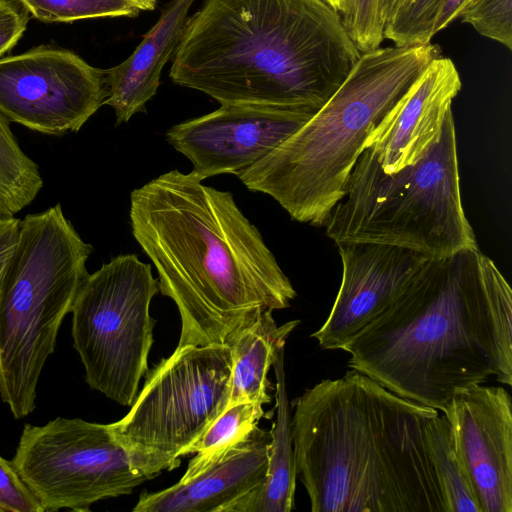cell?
<instances>
[{
	"label": "cell",
	"mask_w": 512,
	"mask_h": 512,
	"mask_svg": "<svg viewBox=\"0 0 512 512\" xmlns=\"http://www.w3.org/2000/svg\"><path fill=\"white\" fill-rule=\"evenodd\" d=\"M348 366L442 411L491 377L512 385V290L479 248L429 259L342 349Z\"/></svg>",
	"instance_id": "6da1fadb"
},
{
	"label": "cell",
	"mask_w": 512,
	"mask_h": 512,
	"mask_svg": "<svg viewBox=\"0 0 512 512\" xmlns=\"http://www.w3.org/2000/svg\"><path fill=\"white\" fill-rule=\"evenodd\" d=\"M132 233L181 319L178 346L227 344L262 313L296 297L232 194L172 170L130 195Z\"/></svg>",
	"instance_id": "7a4b0ae2"
},
{
	"label": "cell",
	"mask_w": 512,
	"mask_h": 512,
	"mask_svg": "<svg viewBox=\"0 0 512 512\" xmlns=\"http://www.w3.org/2000/svg\"><path fill=\"white\" fill-rule=\"evenodd\" d=\"M293 406L296 475L312 512H446L428 438L438 410L351 368Z\"/></svg>",
	"instance_id": "3957f363"
},
{
	"label": "cell",
	"mask_w": 512,
	"mask_h": 512,
	"mask_svg": "<svg viewBox=\"0 0 512 512\" xmlns=\"http://www.w3.org/2000/svg\"><path fill=\"white\" fill-rule=\"evenodd\" d=\"M361 52L325 0H204L169 76L225 104L316 113Z\"/></svg>",
	"instance_id": "277c9868"
},
{
	"label": "cell",
	"mask_w": 512,
	"mask_h": 512,
	"mask_svg": "<svg viewBox=\"0 0 512 512\" xmlns=\"http://www.w3.org/2000/svg\"><path fill=\"white\" fill-rule=\"evenodd\" d=\"M432 42L361 52L327 102L292 136L237 177L275 199L290 217L325 226L345 196L366 141L428 64Z\"/></svg>",
	"instance_id": "5b68a950"
},
{
	"label": "cell",
	"mask_w": 512,
	"mask_h": 512,
	"mask_svg": "<svg viewBox=\"0 0 512 512\" xmlns=\"http://www.w3.org/2000/svg\"><path fill=\"white\" fill-rule=\"evenodd\" d=\"M325 227L336 244L391 245L428 259L478 248L461 200L452 111L423 157L397 172H384L365 148Z\"/></svg>",
	"instance_id": "8992f818"
},
{
	"label": "cell",
	"mask_w": 512,
	"mask_h": 512,
	"mask_svg": "<svg viewBox=\"0 0 512 512\" xmlns=\"http://www.w3.org/2000/svg\"><path fill=\"white\" fill-rule=\"evenodd\" d=\"M92 251L60 204L20 221L0 299V397L16 419L35 409L40 374L89 275Z\"/></svg>",
	"instance_id": "52a82bcc"
},
{
	"label": "cell",
	"mask_w": 512,
	"mask_h": 512,
	"mask_svg": "<svg viewBox=\"0 0 512 512\" xmlns=\"http://www.w3.org/2000/svg\"><path fill=\"white\" fill-rule=\"evenodd\" d=\"M231 371V350L222 344L177 346L146 372L130 411L109 425L150 479L178 467L227 408Z\"/></svg>",
	"instance_id": "ba28073f"
},
{
	"label": "cell",
	"mask_w": 512,
	"mask_h": 512,
	"mask_svg": "<svg viewBox=\"0 0 512 512\" xmlns=\"http://www.w3.org/2000/svg\"><path fill=\"white\" fill-rule=\"evenodd\" d=\"M158 292L150 264L119 255L86 277L71 310L86 382L124 406L133 404L148 371L156 324L150 303Z\"/></svg>",
	"instance_id": "9c48e42d"
},
{
	"label": "cell",
	"mask_w": 512,
	"mask_h": 512,
	"mask_svg": "<svg viewBox=\"0 0 512 512\" xmlns=\"http://www.w3.org/2000/svg\"><path fill=\"white\" fill-rule=\"evenodd\" d=\"M11 462L43 512L90 511L95 502L151 480L109 424L80 418L25 425Z\"/></svg>",
	"instance_id": "30bf717a"
},
{
	"label": "cell",
	"mask_w": 512,
	"mask_h": 512,
	"mask_svg": "<svg viewBox=\"0 0 512 512\" xmlns=\"http://www.w3.org/2000/svg\"><path fill=\"white\" fill-rule=\"evenodd\" d=\"M106 97L105 71L70 50L39 46L0 58V113L30 130L77 132Z\"/></svg>",
	"instance_id": "8fae6325"
},
{
	"label": "cell",
	"mask_w": 512,
	"mask_h": 512,
	"mask_svg": "<svg viewBox=\"0 0 512 512\" xmlns=\"http://www.w3.org/2000/svg\"><path fill=\"white\" fill-rule=\"evenodd\" d=\"M315 113L264 105L225 104L182 122L167 141L193 164L200 179L239 175L297 132Z\"/></svg>",
	"instance_id": "7c38bea8"
},
{
	"label": "cell",
	"mask_w": 512,
	"mask_h": 512,
	"mask_svg": "<svg viewBox=\"0 0 512 512\" xmlns=\"http://www.w3.org/2000/svg\"><path fill=\"white\" fill-rule=\"evenodd\" d=\"M482 512H512V399L502 386H472L441 411Z\"/></svg>",
	"instance_id": "4fadbf2b"
},
{
	"label": "cell",
	"mask_w": 512,
	"mask_h": 512,
	"mask_svg": "<svg viewBox=\"0 0 512 512\" xmlns=\"http://www.w3.org/2000/svg\"><path fill=\"white\" fill-rule=\"evenodd\" d=\"M342 279L331 311L311 334L322 349L336 350L381 314L428 258L396 246L338 243Z\"/></svg>",
	"instance_id": "5bb4252c"
},
{
	"label": "cell",
	"mask_w": 512,
	"mask_h": 512,
	"mask_svg": "<svg viewBox=\"0 0 512 512\" xmlns=\"http://www.w3.org/2000/svg\"><path fill=\"white\" fill-rule=\"evenodd\" d=\"M462 82L455 63L434 58L369 135V147L390 174L419 161L442 130Z\"/></svg>",
	"instance_id": "9a60e30c"
},
{
	"label": "cell",
	"mask_w": 512,
	"mask_h": 512,
	"mask_svg": "<svg viewBox=\"0 0 512 512\" xmlns=\"http://www.w3.org/2000/svg\"><path fill=\"white\" fill-rule=\"evenodd\" d=\"M270 431L256 426L219 459L188 480L154 493L144 492L134 512H228L264 481Z\"/></svg>",
	"instance_id": "2e32d148"
},
{
	"label": "cell",
	"mask_w": 512,
	"mask_h": 512,
	"mask_svg": "<svg viewBox=\"0 0 512 512\" xmlns=\"http://www.w3.org/2000/svg\"><path fill=\"white\" fill-rule=\"evenodd\" d=\"M194 1L171 0L134 52L105 70L104 104L114 109L117 125L146 111V103L157 93L164 65L173 58L181 42Z\"/></svg>",
	"instance_id": "e0dca14e"
},
{
	"label": "cell",
	"mask_w": 512,
	"mask_h": 512,
	"mask_svg": "<svg viewBox=\"0 0 512 512\" xmlns=\"http://www.w3.org/2000/svg\"><path fill=\"white\" fill-rule=\"evenodd\" d=\"M299 323L300 320H292L278 326L272 311H266L231 338L227 343L232 356L227 407L241 402H270L268 371L279 348L285 346Z\"/></svg>",
	"instance_id": "ac0fdd59"
},
{
	"label": "cell",
	"mask_w": 512,
	"mask_h": 512,
	"mask_svg": "<svg viewBox=\"0 0 512 512\" xmlns=\"http://www.w3.org/2000/svg\"><path fill=\"white\" fill-rule=\"evenodd\" d=\"M284 348H279L273 366L276 374V421L270 430L268 466L263 483L237 501L228 512H290L295 504L296 469L291 436Z\"/></svg>",
	"instance_id": "d6986e66"
},
{
	"label": "cell",
	"mask_w": 512,
	"mask_h": 512,
	"mask_svg": "<svg viewBox=\"0 0 512 512\" xmlns=\"http://www.w3.org/2000/svg\"><path fill=\"white\" fill-rule=\"evenodd\" d=\"M43 187L39 166L21 149L10 122L0 113V214L27 207Z\"/></svg>",
	"instance_id": "ffe728a7"
},
{
	"label": "cell",
	"mask_w": 512,
	"mask_h": 512,
	"mask_svg": "<svg viewBox=\"0 0 512 512\" xmlns=\"http://www.w3.org/2000/svg\"><path fill=\"white\" fill-rule=\"evenodd\" d=\"M264 415L263 405L241 402L227 407L185 451L196 453L181 478L188 480L219 459L231 446L245 438Z\"/></svg>",
	"instance_id": "44dd1931"
},
{
	"label": "cell",
	"mask_w": 512,
	"mask_h": 512,
	"mask_svg": "<svg viewBox=\"0 0 512 512\" xmlns=\"http://www.w3.org/2000/svg\"><path fill=\"white\" fill-rule=\"evenodd\" d=\"M428 438L446 512H482L457 456L449 422L442 412L429 420Z\"/></svg>",
	"instance_id": "7402d4cb"
},
{
	"label": "cell",
	"mask_w": 512,
	"mask_h": 512,
	"mask_svg": "<svg viewBox=\"0 0 512 512\" xmlns=\"http://www.w3.org/2000/svg\"><path fill=\"white\" fill-rule=\"evenodd\" d=\"M43 22H72L91 18L134 17L141 11L131 0H18Z\"/></svg>",
	"instance_id": "603a6c76"
},
{
	"label": "cell",
	"mask_w": 512,
	"mask_h": 512,
	"mask_svg": "<svg viewBox=\"0 0 512 512\" xmlns=\"http://www.w3.org/2000/svg\"><path fill=\"white\" fill-rule=\"evenodd\" d=\"M441 0H401L386 21L384 39L394 45L431 42L433 25Z\"/></svg>",
	"instance_id": "cb8c5ba5"
},
{
	"label": "cell",
	"mask_w": 512,
	"mask_h": 512,
	"mask_svg": "<svg viewBox=\"0 0 512 512\" xmlns=\"http://www.w3.org/2000/svg\"><path fill=\"white\" fill-rule=\"evenodd\" d=\"M458 19L512 50V0H473Z\"/></svg>",
	"instance_id": "d4e9b609"
},
{
	"label": "cell",
	"mask_w": 512,
	"mask_h": 512,
	"mask_svg": "<svg viewBox=\"0 0 512 512\" xmlns=\"http://www.w3.org/2000/svg\"><path fill=\"white\" fill-rule=\"evenodd\" d=\"M341 16L360 52L380 47L384 40V23L378 0H346Z\"/></svg>",
	"instance_id": "484cf974"
},
{
	"label": "cell",
	"mask_w": 512,
	"mask_h": 512,
	"mask_svg": "<svg viewBox=\"0 0 512 512\" xmlns=\"http://www.w3.org/2000/svg\"><path fill=\"white\" fill-rule=\"evenodd\" d=\"M0 512H43L11 461L0 456Z\"/></svg>",
	"instance_id": "4316f807"
},
{
	"label": "cell",
	"mask_w": 512,
	"mask_h": 512,
	"mask_svg": "<svg viewBox=\"0 0 512 512\" xmlns=\"http://www.w3.org/2000/svg\"><path fill=\"white\" fill-rule=\"evenodd\" d=\"M28 20L29 12L18 0H0V58L17 44Z\"/></svg>",
	"instance_id": "83f0119b"
},
{
	"label": "cell",
	"mask_w": 512,
	"mask_h": 512,
	"mask_svg": "<svg viewBox=\"0 0 512 512\" xmlns=\"http://www.w3.org/2000/svg\"><path fill=\"white\" fill-rule=\"evenodd\" d=\"M20 219L0 218V299L19 237Z\"/></svg>",
	"instance_id": "f1b7e54d"
},
{
	"label": "cell",
	"mask_w": 512,
	"mask_h": 512,
	"mask_svg": "<svg viewBox=\"0 0 512 512\" xmlns=\"http://www.w3.org/2000/svg\"><path fill=\"white\" fill-rule=\"evenodd\" d=\"M473 0H441L434 25L433 35L449 26Z\"/></svg>",
	"instance_id": "f546056e"
},
{
	"label": "cell",
	"mask_w": 512,
	"mask_h": 512,
	"mask_svg": "<svg viewBox=\"0 0 512 512\" xmlns=\"http://www.w3.org/2000/svg\"><path fill=\"white\" fill-rule=\"evenodd\" d=\"M401 0H378L379 13L384 23L391 17Z\"/></svg>",
	"instance_id": "4dcf8cb0"
},
{
	"label": "cell",
	"mask_w": 512,
	"mask_h": 512,
	"mask_svg": "<svg viewBox=\"0 0 512 512\" xmlns=\"http://www.w3.org/2000/svg\"><path fill=\"white\" fill-rule=\"evenodd\" d=\"M142 11L153 10L156 6V0H131Z\"/></svg>",
	"instance_id": "1f68e13d"
},
{
	"label": "cell",
	"mask_w": 512,
	"mask_h": 512,
	"mask_svg": "<svg viewBox=\"0 0 512 512\" xmlns=\"http://www.w3.org/2000/svg\"><path fill=\"white\" fill-rule=\"evenodd\" d=\"M340 13L343 11L346 0H325Z\"/></svg>",
	"instance_id": "d6a6232c"
},
{
	"label": "cell",
	"mask_w": 512,
	"mask_h": 512,
	"mask_svg": "<svg viewBox=\"0 0 512 512\" xmlns=\"http://www.w3.org/2000/svg\"><path fill=\"white\" fill-rule=\"evenodd\" d=\"M3 217L1 214H0V218Z\"/></svg>",
	"instance_id": "836d02e7"
}]
</instances>
